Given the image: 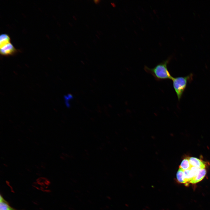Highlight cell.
Wrapping results in <instances>:
<instances>
[{
	"instance_id": "cell-1",
	"label": "cell",
	"mask_w": 210,
	"mask_h": 210,
	"mask_svg": "<svg viewBox=\"0 0 210 210\" xmlns=\"http://www.w3.org/2000/svg\"><path fill=\"white\" fill-rule=\"evenodd\" d=\"M170 59V57H169L152 68H149L145 66L144 69L146 72L151 74L157 81L172 80L173 77L171 75L167 68V65Z\"/></svg>"
},
{
	"instance_id": "cell-2",
	"label": "cell",
	"mask_w": 210,
	"mask_h": 210,
	"mask_svg": "<svg viewBox=\"0 0 210 210\" xmlns=\"http://www.w3.org/2000/svg\"><path fill=\"white\" fill-rule=\"evenodd\" d=\"M193 75L190 74L185 77H173L172 79L173 88L178 101L181 98L188 82L192 79Z\"/></svg>"
},
{
	"instance_id": "cell-3",
	"label": "cell",
	"mask_w": 210,
	"mask_h": 210,
	"mask_svg": "<svg viewBox=\"0 0 210 210\" xmlns=\"http://www.w3.org/2000/svg\"><path fill=\"white\" fill-rule=\"evenodd\" d=\"M17 52V50L11 42L0 48V54L3 56H8L13 55L15 54H16Z\"/></svg>"
},
{
	"instance_id": "cell-4",
	"label": "cell",
	"mask_w": 210,
	"mask_h": 210,
	"mask_svg": "<svg viewBox=\"0 0 210 210\" xmlns=\"http://www.w3.org/2000/svg\"><path fill=\"white\" fill-rule=\"evenodd\" d=\"M190 163L192 167H195L201 168H204L206 164L203 161L197 158L191 157L188 158Z\"/></svg>"
},
{
	"instance_id": "cell-5",
	"label": "cell",
	"mask_w": 210,
	"mask_h": 210,
	"mask_svg": "<svg viewBox=\"0 0 210 210\" xmlns=\"http://www.w3.org/2000/svg\"><path fill=\"white\" fill-rule=\"evenodd\" d=\"M206 170L205 168L201 169L197 175L190 183L195 184L199 182L204 178L206 174Z\"/></svg>"
},
{
	"instance_id": "cell-6",
	"label": "cell",
	"mask_w": 210,
	"mask_h": 210,
	"mask_svg": "<svg viewBox=\"0 0 210 210\" xmlns=\"http://www.w3.org/2000/svg\"><path fill=\"white\" fill-rule=\"evenodd\" d=\"M0 197V210H18L11 207L1 195Z\"/></svg>"
},
{
	"instance_id": "cell-7",
	"label": "cell",
	"mask_w": 210,
	"mask_h": 210,
	"mask_svg": "<svg viewBox=\"0 0 210 210\" xmlns=\"http://www.w3.org/2000/svg\"><path fill=\"white\" fill-rule=\"evenodd\" d=\"M177 182L181 183L186 184L185 180L184 170L179 167L176 174Z\"/></svg>"
},
{
	"instance_id": "cell-8",
	"label": "cell",
	"mask_w": 210,
	"mask_h": 210,
	"mask_svg": "<svg viewBox=\"0 0 210 210\" xmlns=\"http://www.w3.org/2000/svg\"><path fill=\"white\" fill-rule=\"evenodd\" d=\"M11 42L9 36L6 34H3L0 36V48L4 45Z\"/></svg>"
},
{
	"instance_id": "cell-9",
	"label": "cell",
	"mask_w": 210,
	"mask_h": 210,
	"mask_svg": "<svg viewBox=\"0 0 210 210\" xmlns=\"http://www.w3.org/2000/svg\"><path fill=\"white\" fill-rule=\"evenodd\" d=\"M184 172L186 184H188L193 180L194 176L190 169L184 170Z\"/></svg>"
},
{
	"instance_id": "cell-10",
	"label": "cell",
	"mask_w": 210,
	"mask_h": 210,
	"mask_svg": "<svg viewBox=\"0 0 210 210\" xmlns=\"http://www.w3.org/2000/svg\"><path fill=\"white\" fill-rule=\"evenodd\" d=\"M192 167L191 165L188 158L183 159L181 162L179 167L184 171L190 169Z\"/></svg>"
},
{
	"instance_id": "cell-11",
	"label": "cell",
	"mask_w": 210,
	"mask_h": 210,
	"mask_svg": "<svg viewBox=\"0 0 210 210\" xmlns=\"http://www.w3.org/2000/svg\"><path fill=\"white\" fill-rule=\"evenodd\" d=\"M202 169V168H197L195 167H191L190 169L191 170V172L194 176V178L197 175L200 170Z\"/></svg>"
}]
</instances>
